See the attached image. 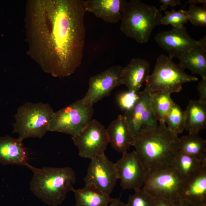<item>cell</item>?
<instances>
[{
  "mask_svg": "<svg viewBox=\"0 0 206 206\" xmlns=\"http://www.w3.org/2000/svg\"><path fill=\"white\" fill-rule=\"evenodd\" d=\"M86 12L83 0H30L26 4L28 53L55 77L71 75L83 57Z\"/></svg>",
  "mask_w": 206,
  "mask_h": 206,
  "instance_id": "1",
  "label": "cell"
},
{
  "mask_svg": "<svg viewBox=\"0 0 206 206\" xmlns=\"http://www.w3.org/2000/svg\"><path fill=\"white\" fill-rule=\"evenodd\" d=\"M134 138L135 151L148 172L173 165L179 152V138L166 125L143 129Z\"/></svg>",
  "mask_w": 206,
  "mask_h": 206,
  "instance_id": "2",
  "label": "cell"
},
{
  "mask_svg": "<svg viewBox=\"0 0 206 206\" xmlns=\"http://www.w3.org/2000/svg\"><path fill=\"white\" fill-rule=\"evenodd\" d=\"M33 173L30 183L31 190L44 203L51 206L61 204L68 193L72 191L76 182V174L70 167H43L26 166Z\"/></svg>",
  "mask_w": 206,
  "mask_h": 206,
  "instance_id": "3",
  "label": "cell"
},
{
  "mask_svg": "<svg viewBox=\"0 0 206 206\" xmlns=\"http://www.w3.org/2000/svg\"><path fill=\"white\" fill-rule=\"evenodd\" d=\"M162 17L161 11L154 5L139 0L126 1L122 12L120 29L138 43H146L154 28L161 25Z\"/></svg>",
  "mask_w": 206,
  "mask_h": 206,
  "instance_id": "4",
  "label": "cell"
},
{
  "mask_svg": "<svg viewBox=\"0 0 206 206\" xmlns=\"http://www.w3.org/2000/svg\"><path fill=\"white\" fill-rule=\"evenodd\" d=\"M54 111L48 104L26 102L18 108L14 117V133L23 141L28 138L41 139L48 131Z\"/></svg>",
  "mask_w": 206,
  "mask_h": 206,
  "instance_id": "5",
  "label": "cell"
},
{
  "mask_svg": "<svg viewBox=\"0 0 206 206\" xmlns=\"http://www.w3.org/2000/svg\"><path fill=\"white\" fill-rule=\"evenodd\" d=\"M198 80V78L185 73L168 56L161 54L157 58L152 74L145 82V89L151 92H165L171 95L180 92L183 84Z\"/></svg>",
  "mask_w": 206,
  "mask_h": 206,
  "instance_id": "6",
  "label": "cell"
},
{
  "mask_svg": "<svg viewBox=\"0 0 206 206\" xmlns=\"http://www.w3.org/2000/svg\"><path fill=\"white\" fill-rule=\"evenodd\" d=\"M93 105L86 104L82 100L55 112L50 122L48 131L77 135L92 119Z\"/></svg>",
  "mask_w": 206,
  "mask_h": 206,
  "instance_id": "7",
  "label": "cell"
},
{
  "mask_svg": "<svg viewBox=\"0 0 206 206\" xmlns=\"http://www.w3.org/2000/svg\"><path fill=\"white\" fill-rule=\"evenodd\" d=\"M185 182L173 165L148 172L143 189L154 198H166L175 203L181 199Z\"/></svg>",
  "mask_w": 206,
  "mask_h": 206,
  "instance_id": "8",
  "label": "cell"
},
{
  "mask_svg": "<svg viewBox=\"0 0 206 206\" xmlns=\"http://www.w3.org/2000/svg\"><path fill=\"white\" fill-rule=\"evenodd\" d=\"M82 158L91 159L105 154L109 140L107 129L98 120L92 119L76 136L72 137Z\"/></svg>",
  "mask_w": 206,
  "mask_h": 206,
  "instance_id": "9",
  "label": "cell"
},
{
  "mask_svg": "<svg viewBox=\"0 0 206 206\" xmlns=\"http://www.w3.org/2000/svg\"><path fill=\"white\" fill-rule=\"evenodd\" d=\"M91 160L84 179L85 185H93L103 193L110 196L118 180L115 164L105 154Z\"/></svg>",
  "mask_w": 206,
  "mask_h": 206,
  "instance_id": "10",
  "label": "cell"
},
{
  "mask_svg": "<svg viewBox=\"0 0 206 206\" xmlns=\"http://www.w3.org/2000/svg\"><path fill=\"white\" fill-rule=\"evenodd\" d=\"M118 178L124 190L141 189L148 171L144 167L135 151L125 152L115 163Z\"/></svg>",
  "mask_w": 206,
  "mask_h": 206,
  "instance_id": "11",
  "label": "cell"
},
{
  "mask_svg": "<svg viewBox=\"0 0 206 206\" xmlns=\"http://www.w3.org/2000/svg\"><path fill=\"white\" fill-rule=\"evenodd\" d=\"M123 68L113 66L91 77L87 92L82 101L86 104L93 105L103 98L109 96L113 89L122 85Z\"/></svg>",
  "mask_w": 206,
  "mask_h": 206,
  "instance_id": "12",
  "label": "cell"
},
{
  "mask_svg": "<svg viewBox=\"0 0 206 206\" xmlns=\"http://www.w3.org/2000/svg\"><path fill=\"white\" fill-rule=\"evenodd\" d=\"M154 39L172 59L174 57L179 59L199 43V41L195 40L190 36L184 26L160 32L156 35Z\"/></svg>",
  "mask_w": 206,
  "mask_h": 206,
  "instance_id": "13",
  "label": "cell"
},
{
  "mask_svg": "<svg viewBox=\"0 0 206 206\" xmlns=\"http://www.w3.org/2000/svg\"><path fill=\"white\" fill-rule=\"evenodd\" d=\"M139 98L135 106L123 115L134 134L143 129L158 125L151 108L149 92L146 89L139 91Z\"/></svg>",
  "mask_w": 206,
  "mask_h": 206,
  "instance_id": "14",
  "label": "cell"
},
{
  "mask_svg": "<svg viewBox=\"0 0 206 206\" xmlns=\"http://www.w3.org/2000/svg\"><path fill=\"white\" fill-rule=\"evenodd\" d=\"M125 0H87L85 1L86 12L111 24L121 20Z\"/></svg>",
  "mask_w": 206,
  "mask_h": 206,
  "instance_id": "15",
  "label": "cell"
},
{
  "mask_svg": "<svg viewBox=\"0 0 206 206\" xmlns=\"http://www.w3.org/2000/svg\"><path fill=\"white\" fill-rule=\"evenodd\" d=\"M106 129L109 143L115 151L123 154L133 146V133L124 115H119Z\"/></svg>",
  "mask_w": 206,
  "mask_h": 206,
  "instance_id": "16",
  "label": "cell"
},
{
  "mask_svg": "<svg viewBox=\"0 0 206 206\" xmlns=\"http://www.w3.org/2000/svg\"><path fill=\"white\" fill-rule=\"evenodd\" d=\"M22 142L9 136L0 137V163L27 166L29 154Z\"/></svg>",
  "mask_w": 206,
  "mask_h": 206,
  "instance_id": "17",
  "label": "cell"
},
{
  "mask_svg": "<svg viewBox=\"0 0 206 206\" xmlns=\"http://www.w3.org/2000/svg\"><path fill=\"white\" fill-rule=\"evenodd\" d=\"M150 64L144 59L132 58L122 70L121 85L127 87L128 91L139 92L149 76Z\"/></svg>",
  "mask_w": 206,
  "mask_h": 206,
  "instance_id": "18",
  "label": "cell"
},
{
  "mask_svg": "<svg viewBox=\"0 0 206 206\" xmlns=\"http://www.w3.org/2000/svg\"><path fill=\"white\" fill-rule=\"evenodd\" d=\"M179 65L182 69H188L202 79H206V36L199 43L179 58Z\"/></svg>",
  "mask_w": 206,
  "mask_h": 206,
  "instance_id": "19",
  "label": "cell"
},
{
  "mask_svg": "<svg viewBox=\"0 0 206 206\" xmlns=\"http://www.w3.org/2000/svg\"><path fill=\"white\" fill-rule=\"evenodd\" d=\"M181 199L190 204H206V165L194 176L185 180Z\"/></svg>",
  "mask_w": 206,
  "mask_h": 206,
  "instance_id": "20",
  "label": "cell"
},
{
  "mask_svg": "<svg viewBox=\"0 0 206 206\" xmlns=\"http://www.w3.org/2000/svg\"><path fill=\"white\" fill-rule=\"evenodd\" d=\"M184 111L185 129L189 134L198 135L206 128V104L199 100H190Z\"/></svg>",
  "mask_w": 206,
  "mask_h": 206,
  "instance_id": "21",
  "label": "cell"
},
{
  "mask_svg": "<svg viewBox=\"0 0 206 206\" xmlns=\"http://www.w3.org/2000/svg\"><path fill=\"white\" fill-rule=\"evenodd\" d=\"M75 206H107L114 198L103 193L92 185H85L82 189H73Z\"/></svg>",
  "mask_w": 206,
  "mask_h": 206,
  "instance_id": "22",
  "label": "cell"
},
{
  "mask_svg": "<svg viewBox=\"0 0 206 206\" xmlns=\"http://www.w3.org/2000/svg\"><path fill=\"white\" fill-rule=\"evenodd\" d=\"M205 165L206 160L188 155L179 151L173 163V167L185 180L196 174Z\"/></svg>",
  "mask_w": 206,
  "mask_h": 206,
  "instance_id": "23",
  "label": "cell"
},
{
  "mask_svg": "<svg viewBox=\"0 0 206 206\" xmlns=\"http://www.w3.org/2000/svg\"><path fill=\"white\" fill-rule=\"evenodd\" d=\"M148 92L154 117L159 124L166 125V117L174 102L171 97V95L165 92Z\"/></svg>",
  "mask_w": 206,
  "mask_h": 206,
  "instance_id": "24",
  "label": "cell"
},
{
  "mask_svg": "<svg viewBox=\"0 0 206 206\" xmlns=\"http://www.w3.org/2000/svg\"><path fill=\"white\" fill-rule=\"evenodd\" d=\"M179 151L206 160V141L198 135L182 136L179 138Z\"/></svg>",
  "mask_w": 206,
  "mask_h": 206,
  "instance_id": "25",
  "label": "cell"
},
{
  "mask_svg": "<svg viewBox=\"0 0 206 206\" xmlns=\"http://www.w3.org/2000/svg\"><path fill=\"white\" fill-rule=\"evenodd\" d=\"M185 120L184 111L174 102L166 118L168 128L172 133L178 136L185 129Z\"/></svg>",
  "mask_w": 206,
  "mask_h": 206,
  "instance_id": "26",
  "label": "cell"
},
{
  "mask_svg": "<svg viewBox=\"0 0 206 206\" xmlns=\"http://www.w3.org/2000/svg\"><path fill=\"white\" fill-rule=\"evenodd\" d=\"M188 21L184 10L176 11L172 8L171 11H166L165 13V15L162 18L161 24L164 25H171L173 28H179L184 26V24L187 23Z\"/></svg>",
  "mask_w": 206,
  "mask_h": 206,
  "instance_id": "27",
  "label": "cell"
},
{
  "mask_svg": "<svg viewBox=\"0 0 206 206\" xmlns=\"http://www.w3.org/2000/svg\"><path fill=\"white\" fill-rule=\"evenodd\" d=\"M156 198L144 189L135 190L133 194L129 195L127 206H154Z\"/></svg>",
  "mask_w": 206,
  "mask_h": 206,
  "instance_id": "28",
  "label": "cell"
},
{
  "mask_svg": "<svg viewBox=\"0 0 206 206\" xmlns=\"http://www.w3.org/2000/svg\"><path fill=\"white\" fill-rule=\"evenodd\" d=\"M191 23L196 26H206V4L202 7L190 6L189 9L184 10Z\"/></svg>",
  "mask_w": 206,
  "mask_h": 206,
  "instance_id": "29",
  "label": "cell"
},
{
  "mask_svg": "<svg viewBox=\"0 0 206 206\" xmlns=\"http://www.w3.org/2000/svg\"><path fill=\"white\" fill-rule=\"evenodd\" d=\"M139 98V92L128 91L119 95L117 98L118 104L121 109L125 113L135 106Z\"/></svg>",
  "mask_w": 206,
  "mask_h": 206,
  "instance_id": "30",
  "label": "cell"
},
{
  "mask_svg": "<svg viewBox=\"0 0 206 206\" xmlns=\"http://www.w3.org/2000/svg\"><path fill=\"white\" fill-rule=\"evenodd\" d=\"M197 89L199 93V101L206 104V79H202L198 83Z\"/></svg>",
  "mask_w": 206,
  "mask_h": 206,
  "instance_id": "31",
  "label": "cell"
},
{
  "mask_svg": "<svg viewBox=\"0 0 206 206\" xmlns=\"http://www.w3.org/2000/svg\"><path fill=\"white\" fill-rule=\"evenodd\" d=\"M181 1L180 0H160V3L162 4L160 6V11H166L169 6L171 7L172 8L177 5H180Z\"/></svg>",
  "mask_w": 206,
  "mask_h": 206,
  "instance_id": "32",
  "label": "cell"
},
{
  "mask_svg": "<svg viewBox=\"0 0 206 206\" xmlns=\"http://www.w3.org/2000/svg\"><path fill=\"white\" fill-rule=\"evenodd\" d=\"M154 206H175V203L166 198H156Z\"/></svg>",
  "mask_w": 206,
  "mask_h": 206,
  "instance_id": "33",
  "label": "cell"
},
{
  "mask_svg": "<svg viewBox=\"0 0 206 206\" xmlns=\"http://www.w3.org/2000/svg\"><path fill=\"white\" fill-rule=\"evenodd\" d=\"M107 206H127L119 198H114L113 201Z\"/></svg>",
  "mask_w": 206,
  "mask_h": 206,
  "instance_id": "34",
  "label": "cell"
},
{
  "mask_svg": "<svg viewBox=\"0 0 206 206\" xmlns=\"http://www.w3.org/2000/svg\"><path fill=\"white\" fill-rule=\"evenodd\" d=\"M188 3L190 6H196L197 5L199 4H206V0H190L188 1Z\"/></svg>",
  "mask_w": 206,
  "mask_h": 206,
  "instance_id": "35",
  "label": "cell"
},
{
  "mask_svg": "<svg viewBox=\"0 0 206 206\" xmlns=\"http://www.w3.org/2000/svg\"><path fill=\"white\" fill-rule=\"evenodd\" d=\"M175 206H190V204L188 201L180 199L175 203Z\"/></svg>",
  "mask_w": 206,
  "mask_h": 206,
  "instance_id": "36",
  "label": "cell"
},
{
  "mask_svg": "<svg viewBox=\"0 0 206 206\" xmlns=\"http://www.w3.org/2000/svg\"><path fill=\"white\" fill-rule=\"evenodd\" d=\"M190 206H206V204H200V203H195L190 204Z\"/></svg>",
  "mask_w": 206,
  "mask_h": 206,
  "instance_id": "37",
  "label": "cell"
}]
</instances>
